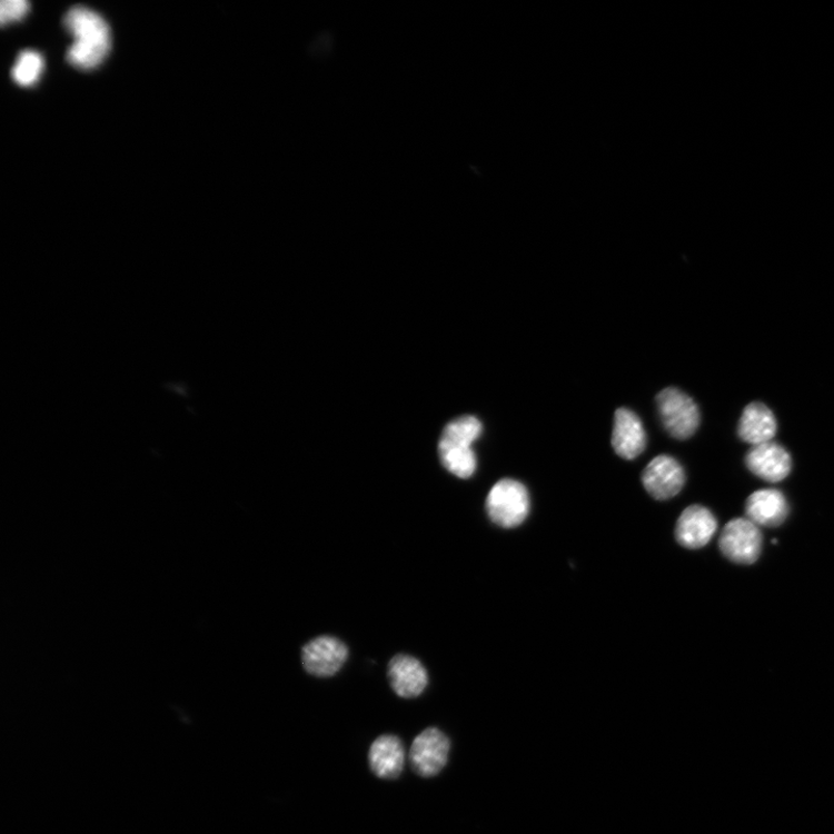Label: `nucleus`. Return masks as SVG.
I'll return each mask as SVG.
<instances>
[{"instance_id": "f257e3e1", "label": "nucleus", "mask_w": 834, "mask_h": 834, "mask_svg": "<svg viewBox=\"0 0 834 834\" xmlns=\"http://www.w3.org/2000/svg\"><path fill=\"white\" fill-rule=\"evenodd\" d=\"M64 26L75 39L67 53L69 63L81 70L100 66L110 50V31L105 19L91 9L75 7L67 12Z\"/></svg>"}, {"instance_id": "f03ea898", "label": "nucleus", "mask_w": 834, "mask_h": 834, "mask_svg": "<svg viewBox=\"0 0 834 834\" xmlns=\"http://www.w3.org/2000/svg\"><path fill=\"white\" fill-rule=\"evenodd\" d=\"M530 495L526 487L513 479L496 483L486 499V510L490 520L505 528L523 524L530 514Z\"/></svg>"}, {"instance_id": "7ed1b4c3", "label": "nucleus", "mask_w": 834, "mask_h": 834, "mask_svg": "<svg viewBox=\"0 0 834 834\" xmlns=\"http://www.w3.org/2000/svg\"><path fill=\"white\" fill-rule=\"evenodd\" d=\"M661 421L667 433L684 440L692 437L701 426L697 404L676 387H667L656 398Z\"/></svg>"}, {"instance_id": "20e7f679", "label": "nucleus", "mask_w": 834, "mask_h": 834, "mask_svg": "<svg viewBox=\"0 0 834 834\" xmlns=\"http://www.w3.org/2000/svg\"><path fill=\"white\" fill-rule=\"evenodd\" d=\"M477 436L461 427H445L438 444L440 461L454 476L469 479L478 466L471 445Z\"/></svg>"}, {"instance_id": "39448f33", "label": "nucleus", "mask_w": 834, "mask_h": 834, "mask_svg": "<svg viewBox=\"0 0 834 834\" xmlns=\"http://www.w3.org/2000/svg\"><path fill=\"white\" fill-rule=\"evenodd\" d=\"M763 536L759 526L749 519L729 522L719 538V549L735 564L753 565L762 553Z\"/></svg>"}, {"instance_id": "423d86ee", "label": "nucleus", "mask_w": 834, "mask_h": 834, "mask_svg": "<svg viewBox=\"0 0 834 834\" xmlns=\"http://www.w3.org/2000/svg\"><path fill=\"white\" fill-rule=\"evenodd\" d=\"M451 743L437 728H428L417 736L409 751L411 768L423 777L436 776L447 765Z\"/></svg>"}, {"instance_id": "0eeeda50", "label": "nucleus", "mask_w": 834, "mask_h": 834, "mask_svg": "<svg viewBox=\"0 0 834 834\" xmlns=\"http://www.w3.org/2000/svg\"><path fill=\"white\" fill-rule=\"evenodd\" d=\"M348 658V648L339 638L319 636L302 648L305 671L316 677H331L340 672Z\"/></svg>"}, {"instance_id": "6e6552de", "label": "nucleus", "mask_w": 834, "mask_h": 834, "mask_svg": "<svg viewBox=\"0 0 834 834\" xmlns=\"http://www.w3.org/2000/svg\"><path fill=\"white\" fill-rule=\"evenodd\" d=\"M685 470L672 456L654 458L643 473L646 490L656 499H671L678 495L685 485Z\"/></svg>"}, {"instance_id": "1a4fd4ad", "label": "nucleus", "mask_w": 834, "mask_h": 834, "mask_svg": "<svg viewBox=\"0 0 834 834\" xmlns=\"http://www.w3.org/2000/svg\"><path fill=\"white\" fill-rule=\"evenodd\" d=\"M745 463L751 473L767 483L785 480L792 470V457L776 443L770 441L751 448Z\"/></svg>"}, {"instance_id": "9d476101", "label": "nucleus", "mask_w": 834, "mask_h": 834, "mask_svg": "<svg viewBox=\"0 0 834 834\" xmlns=\"http://www.w3.org/2000/svg\"><path fill=\"white\" fill-rule=\"evenodd\" d=\"M612 447L619 457L626 460H633L646 450V430L634 411L627 408L617 409L614 433H612Z\"/></svg>"}, {"instance_id": "9b49d317", "label": "nucleus", "mask_w": 834, "mask_h": 834, "mask_svg": "<svg viewBox=\"0 0 834 834\" xmlns=\"http://www.w3.org/2000/svg\"><path fill=\"white\" fill-rule=\"evenodd\" d=\"M388 679L399 697H419L428 686V674L424 664L408 655H397L388 664Z\"/></svg>"}, {"instance_id": "f8f14e48", "label": "nucleus", "mask_w": 834, "mask_h": 834, "mask_svg": "<svg viewBox=\"0 0 834 834\" xmlns=\"http://www.w3.org/2000/svg\"><path fill=\"white\" fill-rule=\"evenodd\" d=\"M717 530L715 516L705 507L691 506L683 512L676 525V539L686 548L705 547Z\"/></svg>"}, {"instance_id": "ddd939ff", "label": "nucleus", "mask_w": 834, "mask_h": 834, "mask_svg": "<svg viewBox=\"0 0 834 834\" xmlns=\"http://www.w3.org/2000/svg\"><path fill=\"white\" fill-rule=\"evenodd\" d=\"M790 514L785 495L776 489L755 492L746 500L747 519L757 526L775 527L782 525Z\"/></svg>"}, {"instance_id": "4468645a", "label": "nucleus", "mask_w": 834, "mask_h": 834, "mask_svg": "<svg viewBox=\"0 0 834 834\" xmlns=\"http://www.w3.org/2000/svg\"><path fill=\"white\" fill-rule=\"evenodd\" d=\"M406 753L403 742L394 735L378 737L370 747L371 771L380 778H396L404 771Z\"/></svg>"}, {"instance_id": "2eb2a0df", "label": "nucleus", "mask_w": 834, "mask_h": 834, "mask_svg": "<svg viewBox=\"0 0 834 834\" xmlns=\"http://www.w3.org/2000/svg\"><path fill=\"white\" fill-rule=\"evenodd\" d=\"M777 430L772 410L761 403L745 407L738 424V436L753 447L772 441Z\"/></svg>"}, {"instance_id": "dca6fc26", "label": "nucleus", "mask_w": 834, "mask_h": 834, "mask_svg": "<svg viewBox=\"0 0 834 834\" xmlns=\"http://www.w3.org/2000/svg\"><path fill=\"white\" fill-rule=\"evenodd\" d=\"M42 56L32 50L22 51L12 69V77L21 87H31L43 71Z\"/></svg>"}, {"instance_id": "f3484780", "label": "nucleus", "mask_w": 834, "mask_h": 834, "mask_svg": "<svg viewBox=\"0 0 834 834\" xmlns=\"http://www.w3.org/2000/svg\"><path fill=\"white\" fill-rule=\"evenodd\" d=\"M30 10V4L26 0H4L0 4V21L7 24L21 20Z\"/></svg>"}]
</instances>
